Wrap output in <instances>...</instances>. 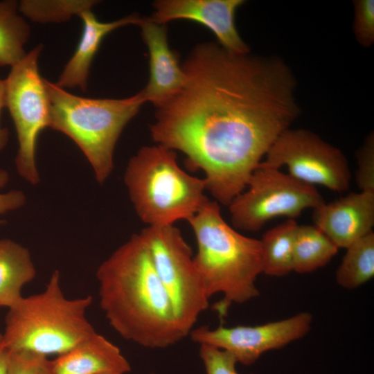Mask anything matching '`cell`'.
I'll return each instance as SVG.
<instances>
[{
    "label": "cell",
    "mask_w": 374,
    "mask_h": 374,
    "mask_svg": "<svg viewBox=\"0 0 374 374\" xmlns=\"http://www.w3.org/2000/svg\"><path fill=\"white\" fill-rule=\"evenodd\" d=\"M49 127L70 138L83 152L96 181L103 184L114 168V152L123 128L146 102L141 91L127 98H84L44 79Z\"/></svg>",
    "instance_id": "5"
},
{
    "label": "cell",
    "mask_w": 374,
    "mask_h": 374,
    "mask_svg": "<svg viewBox=\"0 0 374 374\" xmlns=\"http://www.w3.org/2000/svg\"><path fill=\"white\" fill-rule=\"evenodd\" d=\"M185 82L157 107L159 145L183 152L224 206L247 187L275 141L299 114L296 81L283 61L198 44L181 65Z\"/></svg>",
    "instance_id": "1"
},
{
    "label": "cell",
    "mask_w": 374,
    "mask_h": 374,
    "mask_svg": "<svg viewBox=\"0 0 374 374\" xmlns=\"http://www.w3.org/2000/svg\"><path fill=\"white\" fill-rule=\"evenodd\" d=\"M324 202L314 186L259 164L246 188L228 206L235 229L256 232L274 217L293 219Z\"/></svg>",
    "instance_id": "9"
},
{
    "label": "cell",
    "mask_w": 374,
    "mask_h": 374,
    "mask_svg": "<svg viewBox=\"0 0 374 374\" xmlns=\"http://www.w3.org/2000/svg\"><path fill=\"white\" fill-rule=\"evenodd\" d=\"M139 234L186 336L209 305L191 248L174 224L147 226Z\"/></svg>",
    "instance_id": "7"
},
{
    "label": "cell",
    "mask_w": 374,
    "mask_h": 374,
    "mask_svg": "<svg viewBox=\"0 0 374 374\" xmlns=\"http://www.w3.org/2000/svg\"><path fill=\"white\" fill-rule=\"evenodd\" d=\"M100 374H114V373H100Z\"/></svg>",
    "instance_id": "31"
},
{
    "label": "cell",
    "mask_w": 374,
    "mask_h": 374,
    "mask_svg": "<svg viewBox=\"0 0 374 374\" xmlns=\"http://www.w3.org/2000/svg\"><path fill=\"white\" fill-rule=\"evenodd\" d=\"M6 107V80L0 78V114L1 110ZM9 141V131L0 125V151L3 150Z\"/></svg>",
    "instance_id": "28"
},
{
    "label": "cell",
    "mask_w": 374,
    "mask_h": 374,
    "mask_svg": "<svg viewBox=\"0 0 374 374\" xmlns=\"http://www.w3.org/2000/svg\"><path fill=\"white\" fill-rule=\"evenodd\" d=\"M355 181L361 191L374 193V135L370 133L357 152Z\"/></svg>",
    "instance_id": "25"
},
{
    "label": "cell",
    "mask_w": 374,
    "mask_h": 374,
    "mask_svg": "<svg viewBox=\"0 0 374 374\" xmlns=\"http://www.w3.org/2000/svg\"><path fill=\"white\" fill-rule=\"evenodd\" d=\"M42 44L26 53L11 67L6 80V107L14 123L18 151L15 166L18 174L33 186L39 181L36 162L37 139L49 127V102L44 79L39 74L38 60Z\"/></svg>",
    "instance_id": "8"
},
{
    "label": "cell",
    "mask_w": 374,
    "mask_h": 374,
    "mask_svg": "<svg viewBox=\"0 0 374 374\" xmlns=\"http://www.w3.org/2000/svg\"><path fill=\"white\" fill-rule=\"evenodd\" d=\"M188 222L197 242L195 265L206 294L222 293L213 310L220 319L234 303L259 295L255 283L262 273L260 240L243 235L226 223L216 201L208 199Z\"/></svg>",
    "instance_id": "3"
},
{
    "label": "cell",
    "mask_w": 374,
    "mask_h": 374,
    "mask_svg": "<svg viewBox=\"0 0 374 374\" xmlns=\"http://www.w3.org/2000/svg\"><path fill=\"white\" fill-rule=\"evenodd\" d=\"M10 175L7 170L0 168V190L9 182ZM25 194L19 190L0 193V215L21 208L26 204Z\"/></svg>",
    "instance_id": "27"
},
{
    "label": "cell",
    "mask_w": 374,
    "mask_h": 374,
    "mask_svg": "<svg viewBox=\"0 0 374 374\" xmlns=\"http://www.w3.org/2000/svg\"><path fill=\"white\" fill-rule=\"evenodd\" d=\"M96 1H35L24 0L18 3V10L33 21L39 23L62 22L73 15H80L91 10Z\"/></svg>",
    "instance_id": "22"
},
{
    "label": "cell",
    "mask_w": 374,
    "mask_h": 374,
    "mask_svg": "<svg viewBox=\"0 0 374 374\" xmlns=\"http://www.w3.org/2000/svg\"><path fill=\"white\" fill-rule=\"evenodd\" d=\"M139 26L150 54V78L141 91L146 102L157 107L179 91L185 82V74L177 53L168 46L165 24L148 18L143 19Z\"/></svg>",
    "instance_id": "14"
},
{
    "label": "cell",
    "mask_w": 374,
    "mask_h": 374,
    "mask_svg": "<svg viewBox=\"0 0 374 374\" xmlns=\"http://www.w3.org/2000/svg\"><path fill=\"white\" fill-rule=\"evenodd\" d=\"M312 315L298 313L285 319L259 326L220 325L215 329L202 326L190 332L192 341L230 353L237 362L251 366L265 352L281 348L305 337L310 330Z\"/></svg>",
    "instance_id": "11"
},
{
    "label": "cell",
    "mask_w": 374,
    "mask_h": 374,
    "mask_svg": "<svg viewBox=\"0 0 374 374\" xmlns=\"http://www.w3.org/2000/svg\"><path fill=\"white\" fill-rule=\"evenodd\" d=\"M8 374H52L51 360L30 351H8Z\"/></svg>",
    "instance_id": "23"
},
{
    "label": "cell",
    "mask_w": 374,
    "mask_h": 374,
    "mask_svg": "<svg viewBox=\"0 0 374 374\" xmlns=\"http://www.w3.org/2000/svg\"><path fill=\"white\" fill-rule=\"evenodd\" d=\"M199 353L206 374H239L235 368L237 360L228 351L211 345L200 344Z\"/></svg>",
    "instance_id": "26"
},
{
    "label": "cell",
    "mask_w": 374,
    "mask_h": 374,
    "mask_svg": "<svg viewBox=\"0 0 374 374\" xmlns=\"http://www.w3.org/2000/svg\"><path fill=\"white\" fill-rule=\"evenodd\" d=\"M100 305L125 339L164 348L186 337L140 234H134L96 271Z\"/></svg>",
    "instance_id": "2"
},
{
    "label": "cell",
    "mask_w": 374,
    "mask_h": 374,
    "mask_svg": "<svg viewBox=\"0 0 374 374\" xmlns=\"http://www.w3.org/2000/svg\"><path fill=\"white\" fill-rule=\"evenodd\" d=\"M79 17L83 23L82 35L55 84L63 89L79 87L85 91L90 66L103 38L120 27L130 24L139 26L143 19L133 14L116 21L101 22L91 10L82 12Z\"/></svg>",
    "instance_id": "16"
},
{
    "label": "cell",
    "mask_w": 374,
    "mask_h": 374,
    "mask_svg": "<svg viewBox=\"0 0 374 374\" xmlns=\"http://www.w3.org/2000/svg\"><path fill=\"white\" fill-rule=\"evenodd\" d=\"M338 249L315 225H298L294 243L293 271L304 274L322 267Z\"/></svg>",
    "instance_id": "18"
},
{
    "label": "cell",
    "mask_w": 374,
    "mask_h": 374,
    "mask_svg": "<svg viewBox=\"0 0 374 374\" xmlns=\"http://www.w3.org/2000/svg\"><path fill=\"white\" fill-rule=\"evenodd\" d=\"M313 220L338 248H347L373 231L374 193H351L314 208Z\"/></svg>",
    "instance_id": "13"
},
{
    "label": "cell",
    "mask_w": 374,
    "mask_h": 374,
    "mask_svg": "<svg viewBox=\"0 0 374 374\" xmlns=\"http://www.w3.org/2000/svg\"><path fill=\"white\" fill-rule=\"evenodd\" d=\"M336 271V280L343 288L355 289L374 276V233L370 232L346 248Z\"/></svg>",
    "instance_id": "21"
},
{
    "label": "cell",
    "mask_w": 374,
    "mask_h": 374,
    "mask_svg": "<svg viewBox=\"0 0 374 374\" xmlns=\"http://www.w3.org/2000/svg\"><path fill=\"white\" fill-rule=\"evenodd\" d=\"M52 374H125L131 366L120 349L96 331L51 360Z\"/></svg>",
    "instance_id": "15"
},
{
    "label": "cell",
    "mask_w": 374,
    "mask_h": 374,
    "mask_svg": "<svg viewBox=\"0 0 374 374\" xmlns=\"http://www.w3.org/2000/svg\"><path fill=\"white\" fill-rule=\"evenodd\" d=\"M6 222L3 220H0V227L5 224Z\"/></svg>",
    "instance_id": "30"
},
{
    "label": "cell",
    "mask_w": 374,
    "mask_h": 374,
    "mask_svg": "<svg viewBox=\"0 0 374 374\" xmlns=\"http://www.w3.org/2000/svg\"><path fill=\"white\" fill-rule=\"evenodd\" d=\"M265 157L261 166L275 169L287 166L289 175L303 183L339 193L350 187L351 173L344 153L309 130H285Z\"/></svg>",
    "instance_id": "10"
},
{
    "label": "cell",
    "mask_w": 374,
    "mask_h": 374,
    "mask_svg": "<svg viewBox=\"0 0 374 374\" xmlns=\"http://www.w3.org/2000/svg\"><path fill=\"white\" fill-rule=\"evenodd\" d=\"M18 3L0 1V66H13L26 55L24 46L30 26L18 13Z\"/></svg>",
    "instance_id": "20"
},
{
    "label": "cell",
    "mask_w": 374,
    "mask_h": 374,
    "mask_svg": "<svg viewBox=\"0 0 374 374\" xmlns=\"http://www.w3.org/2000/svg\"><path fill=\"white\" fill-rule=\"evenodd\" d=\"M353 4L355 36L362 46L370 47L374 42V1L357 0Z\"/></svg>",
    "instance_id": "24"
},
{
    "label": "cell",
    "mask_w": 374,
    "mask_h": 374,
    "mask_svg": "<svg viewBox=\"0 0 374 374\" xmlns=\"http://www.w3.org/2000/svg\"><path fill=\"white\" fill-rule=\"evenodd\" d=\"M124 182L136 213L148 226L188 220L208 200L204 178L182 170L175 151L142 147L129 161Z\"/></svg>",
    "instance_id": "6"
},
{
    "label": "cell",
    "mask_w": 374,
    "mask_h": 374,
    "mask_svg": "<svg viewBox=\"0 0 374 374\" xmlns=\"http://www.w3.org/2000/svg\"><path fill=\"white\" fill-rule=\"evenodd\" d=\"M35 275L29 250L12 240L0 239V307L16 305L23 297V287Z\"/></svg>",
    "instance_id": "17"
},
{
    "label": "cell",
    "mask_w": 374,
    "mask_h": 374,
    "mask_svg": "<svg viewBox=\"0 0 374 374\" xmlns=\"http://www.w3.org/2000/svg\"><path fill=\"white\" fill-rule=\"evenodd\" d=\"M244 3L242 0H159L154 3L155 11L149 19L159 24L176 19L196 21L210 29L224 48L249 53V48L235 24V12Z\"/></svg>",
    "instance_id": "12"
},
{
    "label": "cell",
    "mask_w": 374,
    "mask_h": 374,
    "mask_svg": "<svg viewBox=\"0 0 374 374\" xmlns=\"http://www.w3.org/2000/svg\"><path fill=\"white\" fill-rule=\"evenodd\" d=\"M150 374H155V373H150Z\"/></svg>",
    "instance_id": "32"
},
{
    "label": "cell",
    "mask_w": 374,
    "mask_h": 374,
    "mask_svg": "<svg viewBox=\"0 0 374 374\" xmlns=\"http://www.w3.org/2000/svg\"><path fill=\"white\" fill-rule=\"evenodd\" d=\"M8 351L6 348L2 333L0 332V374H8Z\"/></svg>",
    "instance_id": "29"
},
{
    "label": "cell",
    "mask_w": 374,
    "mask_h": 374,
    "mask_svg": "<svg viewBox=\"0 0 374 374\" xmlns=\"http://www.w3.org/2000/svg\"><path fill=\"white\" fill-rule=\"evenodd\" d=\"M92 301L91 296L66 298L60 273L54 271L42 292L23 296L8 309L2 333L6 348L46 357L68 352L95 332L86 318Z\"/></svg>",
    "instance_id": "4"
},
{
    "label": "cell",
    "mask_w": 374,
    "mask_h": 374,
    "mask_svg": "<svg viewBox=\"0 0 374 374\" xmlns=\"http://www.w3.org/2000/svg\"><path fill=\"white\" fill-rule=\"evenodd\" d=\"M298 224L289 219L268 231L260 240L262 253V273L271 276H283L293 271V252Z\"/></svg>",
    "instance_id": "19"
}]
</instances>
